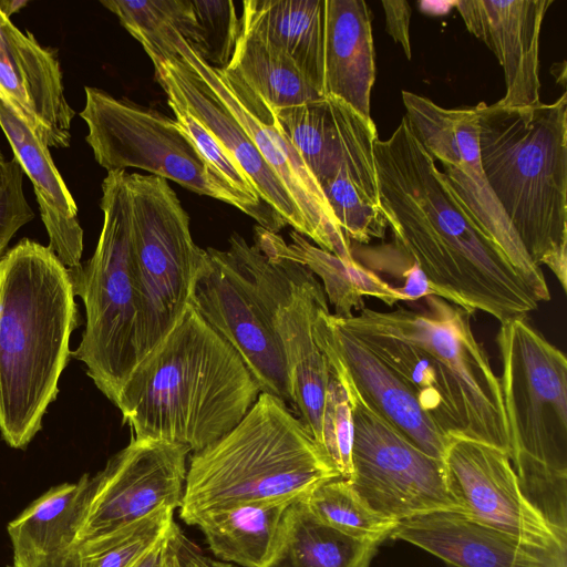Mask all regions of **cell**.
<instances>
[{
    "mask_svg": "<svg viewBox=\"0 0 567 567\" xmlns=\"http://www.w3.org/2000/svg\"><path fill=\"white\" fill-rule=\"evenodd\" d=\"M496 342L509 461L526 499L567 533V360L526 318L501 323Z\"/></svg>",
    "mask_w": 567,
    "mask_h": 567,
    "instance_id": "obj_7",
    "label": "cell"
},
{
    "mask_svg": "<svg viewBox=\"0 0 567 567\" xmlns=\"http://www.w3.org/2000/svg\"><path fill=\"white\" fill-rule=\"evenodd\" d=\"M443 463L460 513L530 543L567 544V535L553 527L523 495L509 457L501 449L454 437Z\"/></svg>",
    "mask_w": 567,
    "mask_h": 567,
    "instance_id": "obj_16",
    "label": "cell"
},
{
    "mask_svg": "<svg viewBox=\"0 0 567 567\" xmlns=\"http://www.w3.org/2000/svg\"><path fill=\"white\" fill-rule=\"evenodd\" d=\"M68 268L23 238L0 259V434L25 449L42 427L80 324Z\"/></svg>",
    "mask_w": 567,
    "mask_h": 567,
    "instance_id": "obj_4",
    "label": "cell"
},
{
    "mask_svg": "<svg viewBox=\"0 0 567 567\" xmlns=\"http://www.w3.org/2000/svg\"><path fill=\"white\" fill-rule=\"evenodd\" d=\"M394 249L399 261L388 249L379 250L369 254L373 261H369L365 267L378 269L374 271L375 274L383 272L399 279L401 281L399 290L404 296L405 301H415L427 296H434L419 266L395 246Z\"/></svg>",
    "mask_w": 567,
    "mask_h": 567,
    "instance_id": "obj_37",
    "label": "cell"
},
{
    "mask_svg": "<svg viewBox=\"0 0 567 567\" xmlns=\"http://www.w3.org/2000/svg\"><path fill=\"white\" fill-rule=\"evenodd\" d=\"M227 68L235 71L272 111L323 97L287 54L241 28Z\"/></svg>",
    "mask_w": 567,
    "mask_h": 567,
    "instance_id": "obj_30",
    "label": "cell"
},
{
    "mask_svg": "<svg viewBox=\"0 0 567 567\" xmlns=\"http://www.w3.org/2000/svg\"><path fill=\"white\" fill-rule=\"evenodd\" d=\"M385 14V30L399 43L406 58L411 59L410 18L412 9L403 0H383L381 2Z\"/></svg>",
    "mask_w": 567,
    "mask_h": 567,
    "instance_id": "obj_39",
    "label": "cell"
},
{
    "mask_svg": "<svg viewBox=\"0 0 567 567\" xmlns=\"http://www.w3.org/2000/svg\"><path fill=\"white\" fill-rule=\"evenodd\" d=\"M126 179L142 311L141 362L190 306L206 250L195 244L188 214L165 178L127 173Z\"/></svg>",
    "mask_w": 567,
    "mask_h": 567,
    "instance_id": "obj_9",
    "label": "cell"
},
{
    "mask_svg": "<svg viewBox=\"0 0 567 567\" xmlns=\"http://www.w3.org/2000/svg\"><path fill=\"white\" fill-rule=\"evenodd\" d=\"M375 80L371 12L363 0H324V96L365 118Z\"/></svg>",
    "mask_w": 567,
    "mask_h": 567,
    "instance_id": "obj_24",
    "label": "cell"
},
{
    "mask_svg": "<svg viewBox=\"0 0 567 567\" xmlns=\"http://www.w3.org/2000/svg\"><path fill=\"white\" fill-rule=\"evenodd\" d=\"M373 158L394 246L419 266L434 296L499 323L537 309L505 255L452 196L405 116L389 138L375 141Z\"/></svg>",
    "mask_w": 567,
    "mask_h": 567,
    "instance_id": "obj_1",
    "label": "cell"
},
{
    "mask_svg": "<svg viewBox=\"0 0 567 567\" xmlns=\"http://www.w3.org/2000/svg\"><path fill=\"white\" fill-rule=\"evenodd\" d=\"M410 128L435 162L442 178L468 217L498 247L536 301L550 299L545 276L527 255L485 177L475 107L445 109L427 97L403 91Z\"/></svg>",
    "mask_w": 567,
    "mask_h": 567,
    "instance_id": "obj_12",
    "label": "cell"
},
{
    "mask_svg": "<svg viewBox=\"0 0 567 567\" xmlns=\"http://www.w3.org/2000/svg\"><path fill=\"white\" fill-rule=\"evenodd\" d=\"M281 504L241 505L197 518L212 553L238 567H262L285 508Z\"/></svg>",
    "mask_w": 567,
    "mask_h": 567,
    "instance_id": "obj_28",
    "label": "cell"
},
{
    "mask_svg": "<svg viewBox=\"0 0 567 567\" xmlns=\"http://www.w3.org/2000/svg\"><path fill=\"white\" fill-rule=\"evenodd\" d=\"M22 177L23 171L13 157L9 161L8 175L0 187V259L14 234L34 217L23 194Z\"/></svg>",
    "mask_w": 567,
    "mask_h": 567,
    "instance_id": "obj_36",
    "label": "cell"
},
{
    "mask_svg": "<svg viewBox=\"0 0 567 567\" xmlns=\"http://www.w3.org/2000/svg\"><path fill=\"white\" fill-rule=\"evenodd\" d=\"M306 166L321 185L347 171L354 183L380 205L373 158L378 132L365 118L332 95L272 111Z\"/></svg>",
    "mask_w": 567,
    "mask_h": 567,
    "instance_id": "obj_18",
    "label": "cell"
},
{
    "mask_svg": "<svg viewBox=\"0 0 567 567\" xmlns=\"http://www.w3.org/2000/svg\"><path fill=\"white\" fill-rule=\"evenodd\" d=\"M554 0H461L455 7L467 30L496 55L506 93L497 105L525 107L540 103L539 39Z\"/></svg>",
    "mask_w": 567,
    "mask_h": 567,
    "instance_id": "obj_22",
    "label": "cell"
},
{
    "mask_svg": "<svg viewBox=\"0 0 567 567\" xmlns=\"http://www.w3.org/2000/svg\"><path fill=\"white\" fill-rule=\"evenodd\" d=\"M313 334L318 348L343 384L412 444L443 460L450 439L422 411L396 374L341 326L329 309L318 313Z\"/></svg>",
    "mask_w": 567,
    "mask_h": 567,
    "instance_id": "obj_17",
    "label": "cell"
},
{
    "mask_svg": "<svg viewBox=\"0 0 567 567\" xmlns=\"http://www.w3.org/2000/svg\"><path fill=\"white\" fill-rule=\"evenodd\" d=\"M240 28L287 54L324 96V0H246Z\"/></svg>",
    "mask_w": 567,
    "mask_h": 567,
    "instance_id": "obj_26",
    "label": "cell"
},
{
    "mask_svg": "<svg viewBox=\"0 0 567 567\" xmlns=\"http://www.w3.org/2000/svg\"><path fill=\"white\" fill-rule=\"evenodd\" d=\"M291 243L287 244L278 234L259 226L255 228L254 240L261 251L296 261L309 269L322 281V288L338 318H350L353 311H361L364 298H375L392 307L405 301L404 296L355 259L343 260L310 243L296 230L290 231Z\"/></svg>",
    "mask_w": 567,
    "mask_h": 567,
    "instance_id": "obj_25",
    "label": "cell"
},
{
    "mask_svg": "<svg viewBox=\"0 0 567 567\" xmlns=\"http://www.w3.org/2000/svg\"><path fill=\"white\" fill-rule=\"evenodd\" d=\"M173 508H162L97 540L12 558L7 567H132L167 533Z\"/></svg>",
    "mask_w": 567,
    "mask_h": 567,
    "instance_id": "obj_29",
    "label": "cell"
},
{
    "mask_svg": "<svg viewBox=\"0 0 567 567\" xmlns=\"http://www.w3.org/2000/svg\"><path fill=\"white\" fill-rule=\"evenodd\" d=\"M339 476L299 417L261 392L244 419L192 453L179 506L187 524L209 513L251 504L289 505Z\"/></svg>",
    "mask_w": 567,
    "mask_h": 567,
    "instance_id": "obj_6",
    "label": "cell"
},
{
    "mask_svg": "<svg viewBox=\"0 0 567 567\" xmlns=\"http://www.w3.org/2000/svg\"><path fill=\"white\" fill-rule=\"evenodd\" d=\"M301 501L320 522L363 540L382 544L398 523L372 511L341 476L319 483Z\"/></svg>",
    "mask_w": 567,
    "mask_h": 567,
    "instance_id": "obj_31",
    "label": "cell"
},
{
    "mask_svg": "<svg viewBox=\"0 0 567 567\" xmlns=\"http://www.w3.org/2000/svg\"><path fill=\"white\" fill-rule=\"evenodd\" d=\"M380 545L326 525L300 499L285 508L262 567H369Z\"/></svg>",
    "mask_w": 567,
    "mask_h": 567,
    "instance_id": "obj_27",
    "label": "cell"
},
{
    "mask_svg": "<svg viewBox=\"0 0 567 567\" xmlns=\"http://www.w3.org/2000/svg\"><path fill=\"white\" fill-rule=\"evenodd\" d=\"M165 567H238L208 557L174 522L166 536Z\"/></svg>",
    "mask_w": 567,
    "mask_h": 567,
    "instance_id": "obj_38",
    "label": "cell"
},
{
    "mask_svg": "<svg viewBox=\"0 0 567 567\" xmlns=\"http://www.w3.org/2000/svg\"><path fill=\"white\" fill-rule=\"evenodd\" d=\"M9 169V161H6L3 154L0 151V187L6 181Z\"/></svg>",
    "mask_w": 567,
    "mask_h": 567,
    "instance_id": "obj_42",
    "label": "cell"
},
{
    "mask_svg": "<svg viewBox=\"0 0 567 567\" xmlns=\"http://www.w3.org/2000/svg\"><path fill=\"white\" fill-rule=\"evenodd\" d=\"M389 538L413 544L446 567H567V544L530 543L450 509L399 520Z\"/></svg>",
    "mask_w": 567,
    "mask_h": 567,
    "instance_id": "obj_19",
    "label": "cell"
},
{
    "mask_svg": "<svg viewBox=\"0 0 567 567\" xmlns=\"http://www.w3.org/2000/svg\"><path fill=\"white\" fill-rule=\"evenodd\" d=\"M28 1L22 0H3L0 1V10L4 16L10 18L14 12H18L22 7L27 6Z\"/></svg>",
    "mask_w": 567,
    "mask_h": 567,
    "instance_id": "obj_41",
    "label": "cell"
},
{
    "mask_svg": "<svg viewBox=\"0 0 567 567\" xmlns=\"http://www.w3.org/2000/svg\"><path fill=\"white\" fill-rule=\"evenodd\" d=\"M352 444L353 419L348 392L331 369L319 451L328 465L346 480H349L352 473Z\"/></svg>",
    "mask_w": 567,
    "mask_h": 567,
    "instance_id": "obj_35",
    "label": "cell"
},
{
    "mask_svg": "<svg viewBox=\"0 0 567 567\" xmlns=\"http://www.w3.org/2000/svg\"><path fill=\"white\" fill-rule=\"evenodd\" d=\"M80 116L95 161L109 172L134 167L235 206L269 231L265 217L230 188L205 162L173 120L157 111L85 86Z\"/></svg>",
    "mask_w": 567,
    "mask_h": 567,
    "instance_id": "obj_10",
    "label": "cell"
},
{
    "mask_svg": "<svg viewBox=\"0 0 567 567\" xmlns=\"http://www.w3.org/2000/svg\"><path fill=\"white\" fill-rule=\"evenodd\" d=\"M101 3L118 18L144 51L163 48L176 32L184 37L193 21L190 0H106Z\"/></svg>",
    "mask_w": 567,
    "mask_h": 567,
    "instance_id": "obj_32",
    "label": "cell"
},
{
    "mask_svg": "<svg viewBox=\"0 0 567 567\" xmlns=\"http://www.w3.org/2000/svg\"><path fill=\"white\" fill-rule=\"evenodd\" d=\"M150 59L166 96L198 118L241 166L260 199L293 230L309 238L308 225L282 182L207 83L178 53Z\"/></svg>",
    "mask_w": 567,
    "mask_h": 567,
    "instance_id": "obj_21",
    "label": "cell"
},
{
    "mask_svg": "<svg viewBox=\"0 0 567 567\" xmlns=\"http://www.w3.org/2000/svg\"><path fill=\"white\" fill-rule=\"evenodd\" d=\"M0 99L48 147L71 145L75 115L69 104L55 54L30 31H21L0 10Z\"/></svg>",
    "mask_w": 567,
    "mask_h": 567,
    "instance_id": "obj_20",
    "label": "cell"
},
{
    "mask_svg": "<svg viewBox=\"0 0 567 567\" xmlns=\"http://www.w3.org/2000/svg\"><path fill=\"white\" fill-rule=\"evenodd\" d=\"M260 393L239 354L190 305L136 365L114 405L134 439L194 453L233 430Z\"/></svg>",
    "mask_w": 567,
    "mask_h": 567,
    "instance_id": "obj_3",
    "label": "cell"
},
{
    "mask_svg": "<svg viewBox=\"0 0 567 567\" xmlns=\"http://www.w3.org/2000/svg\"><path fill=\"white\" fill-rule=\"evenodd\" d=\"M474 107L487 183L532 261L566 291L567 93L533 106Z\"/></svg>",
    "mask_w": 567,
    "mask_h": 567,
    "instance_id": "obj_5",
    "label": "cell"
},
{
    "mask_svg": "<svg viewBox=\"0 0 567 567\" xmlns=\"http://www.w3.org/2000/svg\"><path fill=\"white\" fill-rule=\"evenodd\" d=\"M167 533L159 539V542L151 550H148L132 567H165Z\"/></svg>",
    "mask_w": 567,
    "mask_h": 567,
    "instance_id": "obj_40",
    "label": "cell"
},
{
    "mask_svg": "<svg viewBox=\"0 0 567 567\" xmlns=\"http://www.w3.org/2000/svg\"><path fill=\"white\" fill-rule=\"evenodd\" d=\"M343 386L353 419L352 473L348 481L357 495L372 511L394 522L439 509L460 512L447 487L443 460L416 447L350 386Z\"/></svg>",
    "mask_w": 567,
    "mask_h": 567,
    "instance_id": "obj_13",
    "label": "cell"
},
{
    "mask_svg": "<svg viewBox=\"0 0 567 567\" xmlns=\"http://www.w3.org/2000/svg\"><path fill=\"white\" fill-rule=\"evenodd\" d=\"M205 250L190 305L239 354L260 392L291 403L282 349L254 278L230 247Z\"/></svg>",
    "mask_w": 567,
    "mask_h": 567,
    "instance_id": "obj_15",
    "label": "cell"
},
{
    "mask_svg": "<svg viewBox=\"0 0 567 567\" xmlns=\"http://www.w3.org/2000/svg\"><path fill=\"white\" fill-rule=\"evenodd\" d=\"M125 171L102 182L103 225L94 254L69 270L85 309V328L71 357L115 404L140 362L141 298L133 250L131 200Z\"/></svg>",
    "mask_w": 567,
    "mask_h": 567,
    "instance_id": "obj_8",
    "label": "cell"
},
{
    "mask_svg": "<svg viewBox=\"0 0 567 567\" xmlns=\"http://www.w3.org/2000/svg\"><path fill=\"white\" fill-rule=\"evenodd\" d=\"M426 308H363L337 318L409 388L422 411L447 437L480 441L504 451L511 440L499 379L474 336L470 312L437 296Z\"/></svg>",
    "mask_w": 567,
    "mask_h": 567,
    "instance_id": "obj_2",
    "label": "cell"
},
{
    "mask_svg": "<svg viewBox=\"0 0 567 567\" xmlns=\"http://www.w3.org/2000/svg\"><path fill=\"white\" fill-rule=\"evenodd\" d=\"M197 41L192 49L208 65L228 66L240 33L235 3L227 0H190Z\"/></svg>",
    "mask_w": 567,
    "mask_h": 567,
    "instance_id": "obj_34",
    "label": "cell"
},
{
    "mask_svg": "<svg viewBox=\"0 0 567 567\" xmlns=\"http://www.w3.org/2000/svg\"><path fill=\"white\" fill-rule=\"evenodd\" d=\"M229 247L239 256L257 286L285 357L291 404L319 449L330 364L318 348L313 324L329 309L323 288L305 266L261 251L234 233Z\"/></svg>",
    "mask_w": 567,
    "mask_h": 567,
    "instance_id": "obj_11",
    "label": "cell"
},
{
    "mask_svg": "<svg viewBox=\"0 0 567 567\" xmlns=\"http://www.w3.org/2000/svg\"><path fill=\"white\" fill-rule=\"evenodd\" d=\"M173 49L207 83L247 132L265 162L277 174L301 212L318 247L354 260L351 241L339 227L323 192L281 131L270 106L231 69L208 65L177 32Z\"/></svg>",
    "mask_w": 567,
    "mask_h": 567,
    "instance_id": "obj_14",
    "label": "cell"
},
{
    "mask_svg": "<svg viewBox=\"0 0 567 567\" xmlns=\"http://www.w3.org/2000/svg\"><path fill=\"white\" fill-rule=\"evenodd\" d=\"M321 189L350 241L369 244L372 239L384 238L388 224L381 207L362 192L347 171L326 181Z\"/></svg>",
    "mask_w": 567,
    "mask_h": 567,
    "instance_id": "obj_33",
    "label": "cell"
},
{
    "mask_svg": "<svg viewBox=\"0 0 567 567\" xmlns=\"http://www.w3.org/2000/svg\"><path fill=\"white\" fill-rule=\"evenodd\" d=\"M0 127L14 158L32 183L40 216L49 236L50 249L68 270L80 267L83 229L78 219V206L51 157L49 147L1 99Z\"/></svg>",
    "mask_w": 567,
    "mask_h": 567,
    "instance_id": "obj_23",
    "label": "cell"
}]
</instances>
